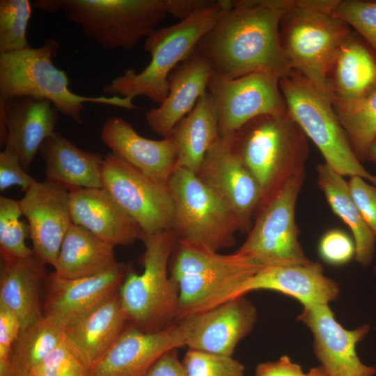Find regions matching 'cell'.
<instances>
[{"label": "cell", "instance_id": "6da1fadb", "mask_svg": "<svg viewBox=\"0 0 376 376\" xmlns=\"http://www.w3.org/2000/svg\"><path fill=\"white\" fill-rule=\"evenodd\" d=\"M294 0H235L196 45L213 73L230 78L265 72L281 79L292 70L280 41L283 14Z\"/></svg>", "mask_w": 376, "mask_h": 376}, {"label": "cell", "instance_id": "7a4b0ae2", "mask_svg": "<svg viewBox=\"0 0 376 376\" xmlns=\"http://www.w3.org/2000/svg\"><path fill=\"white\" fill-rule=\"evenodd\" d=\"M232 6V0L212 2L178 23L155 29L146 38L143 48L151 56L141 72L133 68L123 71L103 91L113 96L142 95L161 104L169 93L168 78L171 72L193 52L201 38Z\"/></svg>", "mask_w": 376, "mask_h": 376}, {"label": "cell", "instance_id": "3957f363", "mask_svg": "<svg viewBox=\"0 0 376 376\" xmlns=\"http://www.w3.org/2000/svg\"><path fill=\"white\" fill-rule=\"evenodd\" d=\"M231 140L260 188L258 210L292 177L304 173L306 136L288 112L258 116L235 133Z\"/></svg>", "mask_w": 376, "mask_h": 376}, {"label": "cell", "instance_id": "277c9868", "mask_svg": "<svg viewBox=\"0 0 376 376\" xmlns=\"http://www.w3.org/2000/svg\"><path fill=\"white\" fill-rule=\"evenodd\" d=\"M58 48L56 40L48 39L38 47L0 54V100L17 95L48 100L58 111L78 124L82 123L81 112L86 102L136 108L130 97H88L71 91L65 72L52 61Z\"/></svg>", "mask_w": 376, "mask_h": 376}, {"label": "cell", "instance_id": "5b68a950", "mask_svg": "<svg viewBox=\"0 0 376 376\" xmlns=\"http://www.w3.org/2000/svg\"><path fill=\"white\" fill-rule=\"evenodd\" d=\"M58 9L102 48L131 49L170 14L185 16V0H57Z\"/></svg>", "mask_w": 376, "mask_h": 376}, {"label": "cell", "instance_id": "8992f818", "mask_svg": "<svg viewBox=\"0 0 376 376\" xmlns=\"http://www.w3.org/2000/svg\"><path fill=\"white\" fill-rule=\"evenodd\" d=\"M143 271L126 267L118 293L130 322L141 330L152 333L176 322L179 300L178 283L169 274L171 256L178 240L171 230L142 236Z\"/></svg>", "mask_w": 376, "mask_h": 376}, {"label": "cell", "instance_id": "52a82bcc", "mask_svg": "<svg viewBox=\"0 0 376 376\" xmlns=\"http://www.w3.org/2000/svg\"><path fill=\"white\" fill-rule=\"evenodd\" d=\"M350 26L310 0H294L280 22V41L292 70L332 101L329 75L337 52L351 33Z\"/></svg>", "mask_w": 376, "mask_h": 376}, {"label": "cell", "instance_id": "ba28073f", "mask_svg": "<svg viewBox=\"0 0 376 376\" xmlns=\"http://www.w3.org/2000/svg\"><path fill=\"white\" fill-rule=\"evenodd\" d=\"M279 86L289 114L318 147L325 164L343 177L359 176L376 187V175L355 155L331 100L293 70L280 79Z\"/></svg>", "mask_w": 376, "mask_h": 376}, {"label": "cell", "instance_id": "9c48e42d", "mask_svg": "<svg viewBox=\"0 0 376 376\" xmlns=\"http://www.w3.org/2000/svg\"><path fill=\"white\" fill-rule=\"evenodd\" d=\"M168 187L174 206L171 230L178 242L214 251L235 244L242 231L237 217L196 173L176 166Z\"/></svg>", "mask_w": 376, "mask_h": 376}, {"label": "cell", "instance_id": "30bf717a", "mask_svg": "<svg viewBox=\"0 0 376 376\" xmlns=\"http://www.w3.org/2000/svg\"><path fill=\"white\" fill-rule=\"evenodd\" d=\"M304 175L301 173L292 177L258 209L253 226L236 251L253 257L266 267L309 261L298 241L295 222L296 202Z\"/></svg>", "mask_w": 376, "mask_h": 376}, {"label": "cell", "instance_id": "8fae6325", "mask_svg": "<svg viewBox=\"0 0 376 376\" xmlns=\"http://www.w3.org/2000/svg\"><path fill=\"white\" fill-rule=\"evenodd\" d=\"M102 181V188L140 227L141 237L171 230L174 206L168 186L146 176L113 152L104 157Z\"/></svg>", "mask_w": 376, "mask_h": 376}, {"label": "cell", "instance_id": "7c38bea8", "mask_svg": "<svg viewBox=\"0 0 376 376\" xmlns=\"http://www.w3.org/2000/svg\"><path fill=\"white\" fill-rule=\"evenodd\" d=\"M279 80L265 72L237 78L212 73L207 90L217 109L220 136H233L258 116L287 113Z\"/></svg>", "mask_w": 376, "mask_h": 376}, {"label": "cell", "instance_id": "4fadbf2b", "mask_svg": "<svg viewBox=\"0 0 376 376\" xmlns=\"http://www.w3.org/2000/svg\"><path fill=\"white\" fill-rule=\"evenodd\" d=\"M231 136H220L210 148L196 175L232 209L245 232L251 228V218L262 194Z\"/></svg>", "mask_w": 376, "mask_h": 376}, {"label": "cell", "instance_id": "5bb4252c", "mask_svg": "<svg viewBox=\"0 0 376 376\" xmlns=\"http://www.w3.org/2000/svg\"><path fill=\"white\" fill-rule=\"evenodd\" d=\"M274 290L298 300L303 307L329 304L337 299L339 287L324 274L322 266L311 260L300 264L267 266L225 290L212 301L214 307L251 291Z\"/></svg>", "mask_w": 376, "mask_h": 376}, {"label": "cell", "instance_id": "9a60e30c", "mask_svg": "<svg viewBox=\"0 0 376 376\" xmlns=\"http://www.w3.org/2000/svg\"><path fill=\"white\" fill-rule=\"evenodd\" d=\"M36 256L54 266L65 234L72 225L70 189L54 182L35 180L19 201Z\"/></svg>", "mask_w": 376, "mask_h": 376}, {"label": "cell", "instance_id": "2e32d148", "mask_svg": "<svg viewBox=\"0 0 376 376\" xmlns=\"http://www.w3.org/2000/svg\"><path fill=\"white\" fill-rule=\"evenodd\" d=\"M256 320L255 306L241 297L185 316L176 323L189 349L232 356Z\"/></svg>", "mask_w": 376, "mask_h": 376}, {"label": "cell", "instance_id": "e0dca14e", "mask_svg": "<svg viewBox=\"0 0 376 376\" xmlns=\"http://www.w3.org/2000/svg\"><path fill=\"white\" fill-rule=\"evenodd\" d=\"M298 319L312 332L316 357L328 376H374L376 370L362 363L356 347L370 327L345 329L336 320L329 304L303 307Z\"/></svg>", "mask_w": 376, "mask_h": 376}, {"label": "cell", "instance_id": "ac0fdd59", "mask_svg": "<svg viewBox=\"0 0 376 376\" xmlns=\"http://www.w3.org/2000/svg\"><path fill=\"white\" fill-rule=\"evenodd\" d=\"M58 111L48 100L17 95L0 100V143L15 151L25 171L46 139L55 134Z\"/></svg>", "mask_w": 376, "mask_h": 376}, {"label": "cell", "instance_id": "d6986e66", "mask_svg": "<svg viewBox=\"0 0 376 376\" xmlns=\"http://www.w3.org/2000/svg\"><path fill=\"white\" fill-rule=\"evenodd\" d=\"M184 346V336L176 322L152 333L132 324L88 370V376H143L164 353Z\"/></svg>", "mask_w": 376, "mask_h": 376}, {"label": "cell", "instance_id": "ffe728a7", "mask_svg": "<svg viewBox=\"0 0 376 376\" xmlns=\"http://www.w3.org/2000/svg\"><path fill=\"white\" fill-rule=\"evenodd\" d=\"M126 274V266L118 265L91 276L67 279L52 273L42 307L43 315L63 327L91 310L118 292Z\"/></svg>", "mask_w": 376, "mask_h": 376}, {"label": "cell", "instance_id": "44dd1931", "mask_svg": "<svg viewBox=\"0 0 376 376\" xmlns=\"http://www.w3.org/2000/svg\"><path fill=\"white\" fill-rule=\"evenodd\" d=\"M100 138L111 152L146 176L168 186L177 165V150L170 136L161 140L146 139L126 120L111 117L104 123Z\"/></svg>", "mask_w": 376, "mask_h": 376}, {"label": "cell", "instance_id": "7402d4cb", "mask_svg": "<svg viewBox=\"0 0 376 376\" xmlns=\"http://www.w3.org/2000/svg\"><path fill=\"white\" fill-rule=\"evenodd\" d=\"M127 322L117 292L65 324L64 340L88 370L118 339Z\"/></svg>", "mask_w": 376, "mask_h": 376}, {"label": "cell", "instance_id": "603a6c76", "mask_svg": "<svg viewBox=\"0 0 376 376\" xmlns=\"http://www.w3.org/2000/svg\"><path fill=\"white\" fill-rule=\"evenodd\" d=\"M70 207L74 224L113 247L141 237L140 227L103 188L70 189Z\"/></svg>", "mask_w": 376, "mask_h": 376}, {"label": "cell", "instance_id": "cb8c5ba5", "mask_svg": "<svg viewBox=\"0 0 376 376\" xmlns=\"http://www.w3.org/2000/svg\"><path fill=\"white\" fill-rule=\"evenodd\" d=\"M212 73L208 61L195 53L179 64L168 78L166 98L146 113L150 130L164 138L169 136L174 126L192 111L207 91Z\"/></svg>", "mask_w": 376, "mask_h": 376}, {"label": "cell", "instance_id": "d4e9b609", "mask_svg": "<svg viewBox=\"0 0 376 376\" xmlns=\"http://www.w3.org/2000/svg\"><path fill=\"white\" fill-rule=\"evenodd\" d=\"M40 152L45 161L46 180L68 188H102V168L104 157L83 150L60 132L45 140Z\"/></svg>", "mask_w": 376, "mask_h": 376}, {"label": "cell", "instance_id": "484cf974", "mask_svg": "<svg viewBox=\"0 0 376 376\" xmlns=\"http://www.w3.org/2000/svg\"><path fill=\"white\" fill-rule=\"evenodd\" d=\"M44 265L35 254L20 259L1 260L0 302L17 315L22 329L44 316L40 301Z\"/></svg>", "mask_w": 376, "mask_h": 376}, {"label": "cell", "instance_id": "4316f807", "mask_svg": "<svg viewBox=\"0 0 376 376\" xmlns=\"http://www.w3.org/2000/svg\"><path fill=\"white\" fill-rule=\"evenodd\" d=\"M329 84L332 101L354 100L376 87V54L352 32L337 52L329 75Z\"/></svg>", "mask_w": 376, "mask_h": 376}, {"label": "cell", "instance_id": "83f0119b", "mask_svg": "<svg viewBox=\"0 0 376 376\" xmlns=\"http://www.w3.org/2000/svg\"><path fill=\"white\" fill-rule=\"evenodd\" d=\"M169 136L177 150L176 166L196 174L207 152L220 137L217 109L207 90Z\"/></svg>", "mask_w": 376, "mask_h": 376}, {"label": "cell", "instance_id": "f1b7e54d", "mask_svg": "<svg viewBox=\"0 0 376 376\" xmlns=\"http://www.w3.org/2000/svg\"><path fill=\"white\" fill-rule=\"evenodd\" d=\"M113 249L84 228L72 224L63 240L54 273L72 279L104 272L119 264Z\"/></svg>", "mask_w": 376, "mask_h": 376}, {"label": "cell", "instance_id": "f546056e", "mask_svg": "<svg viewBox=\"0 0 376 376\" xmlns=\"http://www.w3.org/2000/svg\"><path fill=\"white\" fill-rule=\"evenodd\" d=\"M317 172L318 187L330 207L352 233L356 260L363 267L368 266L374 255L376 238L356 206L347 182L325 163L317 166Z\"/></svg>", "mask_w": 376, "mask_h": 376}, {"label": "cell", "instance_id": "4dcf8cb0", "mask_svg": "<svg viewBox=\"0 0 376 376\" xmlns=\"http://www.w3.org/2000/svg\"><path fill=\"white\" fill-rule=\"evenodd\" d=\"M171 276L176 281L184 276H216L256 273L266 267L251 256L235 251L221 254L218 251L178 242L173 253Z\"/></svg>", "mask_w": 376, "mask_h": 376}, {"label": "cell", "instance_id": "1f68e13d", "mask_svg": "<svg viewBox=\"0 0 376 376\" xmlns=\"http://www.w3.org/2000/svg\"><path fill=\"white\" fill-rule=\"evenodd\" d=\"M63 339V327L45 316L22 329L13 347L6 376H34L39 364Z\"/></svg>", "mask_w": 376, "mask_h": 376}, {"label": "cell", "instance_id": "d6a6232c", "mask_svg": "<svg viewBox=\"0 0 376 376\" xmlns=\"http://www.w3.org/2000/svg\"><path fill=\"white\" fill-rule=\"evenodd\" d=\"M332 104L355 155L361 162L366 161L376 136V87L359 99L334 100Z\"/></svg>", "mask_w": 376, "mask_h": 376}, {"label": "cell", "instance_id": "836d02e7", "mask_svg": "<svg viewBox=\"0 0 376 376\" xmlns=\"http://www.w3.org/2000/svg\"><path fill=\"white\" fill-rule=\"evenodd\" d=\"M22 215L19 201L0 197V253L1 260H14L34 254L26 244V226L20 220Z\"/></svg>", "mask_w": 376, "mask_h": 376}, {"label": "cell", "instance_id": "e575fe53", "mask_svg": "<svg viewBox=\"0 0 376 376\" xmlns=\"http://www.w3.org/2000/svg\"><path fill=\"white\" fill-rule=\"evenodd\" d=\"M31 15L28 0L0 1V54L30 47L26 30Z\"/></svg>", "mask_w": 376, "mask_h": 376}, {"label": "cell", "instance_id": "d590c367", "mask_svg": "<svg viewBox=\"0 0 376 376\" xmlns=\"http://www.w3.org/2000/svg\"><path fill=\"white\" fill-rule=\"evenodd\" d=\"M331 14L353 27L376 54V1L335 0Z\"/></svg>", "mask_w": 376, "mask_h": 376}, {"label": "cell", "instance_id": "8d00e7d4", "mask_svg": "<svg viewBox=\"0 0 376 376\" xmlns=\"http://www.w3.org/2000/svg\"><path fill=\"white\" fill-rule=\"evenodd\" d=\"M182 364L186 376H244V366L232 356L188 349Z\"/></svg>", "mask_w": 376, "mask_h": 376}, {"label": "cell", "instance_id": "74e56055", "mask_svg": "<svg viewBox=\"0 0 376 376\" xmlns=\"http://www.w3.org/2000/svg\"><path fill=\"white\" fill-rule=\"evenodd\" d=\"M88 370L63 340L42 360L34 376H88Z\"/></svg>", "mask_w": 376, "mask_h": 376}, {"label": "cell", "instance_id": "f35d334b", "mask_svg": "<svg viewBox=\"0 0 376 376\" xmlns=\"http://www.w3.org/2000/svg\"><path fill=\"white\" fill-rule=\"evenodd\" d=\"M322 259L331 265L347 263L355 256V244L343 230L332 229L322 237L318 246Z\"/></svg>", "mask_w": 376, "mask_h": 376}, {"label": "cell", "instance_id": "ab89813d", "mask_svg": "<svg viewBox=\"0 0 376 376\" xmlns=\"http://www.w3.org/2000/svg\"><path fill=\"white\" fill-rule=\"evenodd\" d=\"M347 184L356 206L376 238V187L357 175L350 177Z\"/></svg>", "mask_w": 376, "mask_h": 376}, {"label": "cell", "instance_id": "60d3db41", "mask_svg": "<svg viewBox=\"0 0 376 376\" xmlns=\"http://www.w3.org/2000/svg\"><path fill=\"white\" fill-rule=\"evenodd\" d=\"M21 330L17 315L0 302V376H6L13 347Z\"/></svg>", "mask_w": 376, "mask_h": 376}, {"label": "cell", "instance_id": "b9f144b4", "mask_svg": "<svg viewBox=\"0 0 376 376\" xmlns=\"http://www.w3.org/2000/svg\"><path fill=\"white\" fill-rule=\"evenodd\" d=\"M34 181L35 180L22 166L19 158L15 151L5 148L0 152L1 191L13 185H18L25 192Z\"/></svg>", "mask_w": 376, "mask_h": 376}, {"label": "cell", "instance_id": "7bdbcfd3", "mask_svg": "<svg viewBox=\"0 0 376 376\" xmlns=\"http://www.w3.org/2000/svg\"><path fill=\"white\" fill-rule=\"evenodd\" d=\"M301 367L288 356H283L275 361L259 363L254 376H306Z\"/></svg>", "mask_w": 376, "mask_h": 376}, {"label": "cell", "instance_id": "ee69618b", "mask_svg": "<svg viewBox=\"0 0 376 376\" xmlns=\"http://www.w3.org/2000/svg\"><path fill=\"white\" fill-rule=\"evenodd\" d=\"M143 376H186L177 349L162 355Z\"/></svg>", "mask_w": 376, "mask_h": 376}, {"label": "cell", "instance_id": "f6af8a7d", "mask_svg": "<svg viewBox=\"0 0 376 376\" xmlns=\"http://www.w3.org/2000/svg\"><path fill=\"white\" fill-rule=\"evenodd\" d=\"M33 6L38 8H40L42 10L54 13L58 11V6L57 3V0H40L35 1L33 3Z\"/></svg>", "mask_w": 376, "mask_h": 376}, {"label": "cell", "instance_id": "bcb514c9", "mask_svg": "<svg viewBox=\"0 0 376 376\" xmlns=\"http://www.w3.org/2000/svg\"><path fill=\"white\" fill-rule=\"evenodd\" d=\"M366 160L374 162L376 164V136L372 141L370 144L367 153Z\"/></svg>", "mask_w": 376, "mask_h": 376}, {"label": "cell", "instance_id": "7dc6e473", "mask_svg": "<svg viewBox=\"0 0 376 376\" xmlns=\"http://www.w3.org/2000/svg\"><path fill=\"white\" fill-rule=\"evenodd\" d=\"M306 376H327V374L324 368L322 366H320L312 368L306 373Z\"/></svg>", "mask_w": 376, "mask_h": 376}, {"label": "cell", "instance_id": "c3c4849f", "mask_svg": "<svg viewBox=\"0 0 376 376\" xmlns=\"http://www.w3.org/2000/svg\"><path fill=\"white\" fill-rule=\"evenodd\" d=\"M328 376V375H327Z\"/></svg>", "mask_w": 376, "mask_h": 376}]
</instances>
